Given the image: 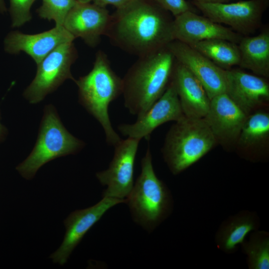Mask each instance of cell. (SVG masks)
Returning <instances> with one entry per match:
<instances>
[{
  "instance_id": "1",
  "label": "cell",
  "mask_w": 269,
  "mask_h": 269,
  "mask_svg": "<svg viewBox=\"0 0 269 269\" xmlns=\"http://www.w3.org/2000/svg\"><path fill=\"white\" fill-rule=\"evenodd\" d=\"M173 19L153 0H132L111 14L106 33L111 43L138 57L174 40Z\"/></svg>"
},
{
  "instance_id": "2",
  "label": "cell",
  "mask_w": 269,
  "mask_h": 269,
  "mask_svg": "<svg viewBox=\"0 0 269 269\" xmlns=\"http://www.w3.org/2000/svg\"><path fill=\"white\" fill-rule=\"evenodd\" d=\"M175 59L165 47L138 57L123 78L124 105L137 117L162 96L171 79Z\"/></svg>"
},
{
  "instance_id": "3",
  "label": "cell",
  "mask_w": 269,
  "mask_h": 269,
  "mask_svg": "<svg viewBox=\"0 0 269 269\" xmlns=\"http://www.w3.org/2000/svg\"><path fill=\"white\" fill-rule=\"evenodd\" d=\"M74 82L78 88L79 103L101 124L107 143L114 146L121 138L113 128L108 108L122 94V78L112 69L107 54L99 50L91 71Z\"/></svg>"
},
{
  "instance_id": "4",
  "label": "cell",
  "mask_w": 269,
  "mask_h": 269,
  "mask_svg": "<svg viewBox=\"0 0 269 269\" xmlns=\"http://www.w3.org/2000/svg\"><path fill=\"white\" fill-rule=\"evenodd\" d=\"M134 222L150 233L171 214L170 190L156 176L149 147L141 161V172L126 199Z\"/></svg>"
},
{
  "instance_id": "5",
  "label": "cell",
  "mask_w": 269,
  "mask_h": 269,
  "mask_svg": "<svg viewBox=\"0 0 269 269\" xmlns=\"http://www.w3.org/2000/svg\"><path fill=\"white\" fill-rule=\"evenodd\" d=\"M217 140L203 118L185 116L168 131L162 150L170 172L177 175L207 153Z\"/></svg>"
},
{
  "instance_id": "6",
  "label": "cell",
  "mask_w": 269,
  "mask_h": 269,
  "mask_svg": "<svg viewBox=\"0 0 269 269\" xmlns=\"http://www.w3.org/2000/svg\"><path fill=\"white\" fill-rule=\"evenodd\" d=\"M84 145L66 129L54 106L47 105L44 109L35 144L16 169L23 178L31 180L45 164L58 157L76 154Z\"/></svg>"
},
{
  "instance_id": "7",
  "label": "cell",
  "mask_w": 269,
  "mask_h": 269,
  "mask_svg": "<svg viewBox=\"0 0 269 269\" xmlns=\"http://www.w3.org/2000/svg\"><path fill=\"white\" fill-rule=\"evenodd\" d=\"M78 57L73 42L64 43L49 53L38 64L36 75L23 92L29 103L42 101L66 80L75 81L71 67Z\"/></svg>"
},
{
  "instance_id": "8",
  "label": "cell",
  "mask_w": 269,
  "mask_h": 269,
  "mask_svg": "<svg viewBox=\"0 0 269 269\" xmlns=\"http://www.w3.org/2000/svg\"><path fill=\"white\" fill-rule=\"evenodd\" d=\"M194 4L212 21L231 27L244 35L253 33L259 27L269 0H247L234 2L204 3Z\"/></svg>"
},
{
  "instance_id": "9",
  "label": "cell",
  "mask_w": 269,
  "mask_h": 269,
  "mask_svg": "<svg viewBox=\"0 0 269 269\" xmlns=\"http://www.w3.org/2000/svg\"><path fill=\"white\" fill-rule=\"evenodd\" d=\"M139 141L128 137L114 146V156L108 168L96 174L100 183L107 187L102 197L126 202L134 184V166Z\"/></svg>"
},
{
  "instance_id": "10",
  "label": "cell",
  "mask_w": 269,
  "mask_h": 269,
  "mask_svg": "<svg viewBox=\"0 0 269 269\" xmlns=\"http://www.w3.org/2000/svg\"><path fill=\"white\" fill-rule=\"evenodd\" d=\"M125 201L108 197L92 206L71 212L64 220L65 233L63 240L57 250L49 258L53 263L60 266L67 263L70 256L84 236L113 207Z\"/></svg>"
},
{
  "instance_id": "11",
  "label": "cell",
  "mask_w": 269,
  "mask_h": 269,
  "mask_svg": "<svg viewBox=\"0 0 269 269\" xmlns=\"http://www.w3.org/2000/svg\"><path fill=\"white\" fill-rule=\"evenodd\" d=\"M184 117L175 88L170 81L162 96L143 115L137 117L134 123L121 124L118 129L125 136L148 139L151 133L161 125L178 121Z\"/></svg>"
},
{
  "instance_id": "12",
  "label": "cell",
  "mask_w": 269,
  "mask_h": 269,
  "mask_svg": "<svg viewBox=\"0 0 269 269\" xmlns=\"http://www.w3.org/2000/svg\"><path fill=\"white\" fill-rule=\"evenodd\" d=\"M176 61L200 82L211 100L225 93L226 70L218 66L189 45L174 40L167 46Z\"/></svg>"
},
{
  "instance_id": "13",
  "label": "cell",
  "mask_w": 269,
  "mask_h": 269,
  "mask_svg": "<svg viewBox=\"0 0 269 269\" xmlns=\"http://www.w3.org/2000/svg\"><path fill=\"white\" fill-rule=\"evenodd\" d=\"M111 19L106 7L78 1L67 15L63 26L75 38H81L93 47L99 44L101 36L106 35Z\"/></svg>"
},
{
  "instance_id": "14",
  "label": "cell",
  "mask_w": 269,
  "mask_h": 269,
  "mask_svg": "<svg viewBox=\"0 0 269 269\" xmlns=\"http://www.w3.org/2000/svg\"><path fill=\"white\" fill-rule=\"evenodd\" d=\"M174 17V39L188 45L213 39H224L238 44L243 36L193 11H186Z\"/></svg>"
},
{
  "instance_id": "15",
  "label": "cell",
  "mask_w": 269,
  "mask_h": 269,
  "mask_svg": "<svg viewBox=\"0 0 269 269\" xmlns=\"http://www.w3.org/2000/svg\"><path fill=\"white\" fill-rule=\"evenodd\" d=\"M75 37L64 26L41 33L28 34L19 31L9 33L4 40L5 51L10 54L23 51L38 64L49 53L60 45L73 42Z\"/></svg>"
},
{
  "instance_id": "16",
  "label": "cell",
  "mask_w": 269,
  "mask_h": 269,
  "mask_svg": "<svg viewBox=\"0 0 269 269\" xmlns=\"http://www.w3.org/2000/svg\"><path fill=\"white\" fill-rule=\"evenodd\" d=\"M247 115L226 93L210 100L208 111L203 118L216 140H237Z\"/></svg>"
},
{
  "instance_id": "17",
  "label": "cell",
  "mask_w": 269,
  "mask_h": 269,
  "mask_svg": "<svg viewBox=\"0 0 269 269\" xmlns=\"http://www.w3.org/2000/svg\"><path fill=\"white\" fill-rule=\"evenodd\" d=\"M225 93L248 115L269 99V84L239 69L226 70Z\"/></svg>"
},
{
  "instance_id": "18",
  "label": "cell",
  "mask_w": 269,
  "mask_h": 269,
  "mask_svg": "<svg viewBox=\"0 0 269 269\" xmlns=\"http://www.w3.org/2000/svg\"><path fill=\"white\" fill-rule=\"evenodd\" d=\"M171 81L184 115L189 118H203L208 111L210 99L200 82L178 62L175 64Z\"/></svg>"
},
{
  "instance_id": "19",
  "label": "cell",
  "mask_w": 269,
  "mask_h": 269,
  "mask_svg": "<svg viewBox=\"0 0 269 269\" xmlns=\"http://www.w3.org/2000/svg\"><path fill=\"white\" fill-rule=\"evenodd\" d=\"M260 225V219L256 212L241 210L221 223L215 235V243L224 253L234 254L248 235L259 230Z\"/></svg>"
},
{
  "instance_id": "20",
  "label": "cell",
  "mask_w": 269,
  "mask_h": 269,
  "mask_svg": "<svg viewBox=\"0 0 269 269\" xmlns=\"http://www.w3.org/2000/svg\"><path fill=\"white\" fill-rule=\"evenodd\" d=\"M238 45L240 53L239 66L257 75L269 77V31L265 30L254 36H243Z\"/></svg>"
},
{
  "instance_id": "21",
  "label": "cell",
  "mask_w": 269,
  "mask_h": 269,
  "mask_svg": "<svg viewBox=\"0 0 269 269\" xmlns=\"http://www.w3.org/2000/svg\"><path fill=\"white\" fill-rule=\"evenodd\" d=\"M221 67L239 65L240 53L237 43L221 39L206 40L189 45Z\"/></svg>"
},
{
  "instance_id": "22",
  "label": "cell",
  "mask_w": 269,
  "mask_h": 269,
  "mask_svg": "<svg viewBox=\"0 0 269 269\" xmlns=\"http://www.w3.org/2000/svg\"><path fill=\"white\" fill-rule=\"evenodd\" d=\"M249 269H269V233L256 230L241 244Z\"/></svg>"
},
{
  "instance_id": "23",
  "label": "cell",
  "mask_w": 269,
  "mask_h": 269,
  "mask_svg": "<svg viewBox=\"0 0 269 269\" xmlns=\"http://www.w3.org/2000/svg\"><path fill=\"white\" fill-rule=\"evenodd\" d=\"M269 134V115L258 112L247 116L237 140L243 148H252L265 141Z\"/></svg>"
},
{
  "instance_id": "24",
  "label": "cell",
  "mask_w": 269,
  "mask_h": 269,
  "mask_svg": "<svg viewBox=\"0 0 269 269\" xmlns=\"http://www.w3.org/2000/svg\"><path fill=\"white\" fill-rule=\"evenodd\" d=\"M77 2V0H42L37 12L41 18L54 20L55 26H63L68 13Z\"/></svg>"
},
{
  "instance_id": "25",
  "label": "cell",
  "mask_w": 269,
  "mask_h": 269,
  "mask_svg": "<svg viewBox=\"0 0 269 269\" xmlns=\"http://www.w3.org/2000/svg\"><path fill=\"white\" fill-rule=\"evenodd\" d=\"M35 0H9L12 27L23 25L32 18L30 8Z\"/></svg>"
},
{
  "instance_id": "26",
  "label": "cell",
  "mask_w": 269,
  "mask_h": 269,
  "mask_svg": "<svg viewBox=\"0 0 269 269\" xmlns=\"http://www.w3.org/2000/svg\"><path fill=\"white\" fill-rule=\"evenodd\" d=\"M153 0L162 8L170 13L174 17L187 11H193L192 7L185 0Z\"/></svg>"
},
{
  "instance_id": "27",
  "label": "cell",
  "mask_w": 269,
  "mask_h": 269,
  "mask_svg": "<svg viewBox=\"0 0 269 269\" xmlns=\"http://www.w3.org/2000/svg\"><path fill=\"white\" fill-rule=\"evenodd\" d=\"M131 0H94L93 3L102 7H106L108 5H112L115 6L116 8H118L125 5Z\"/></svg>"
},
{
  "instance_id": "28",
  "label": "cell",
  "mask_w": 269,
  "mask_h": 269,
  "mask_svg": "<svg viewBox=\"0 0 269 269\" xmlns=\"http://www.w3.org/2000/svg\"><path fill=\"white\" fill-rule=\"evenodd\" d=\"M236 0H194L195 1L204 3H224Z\"/></svg>"
},
{
  "instance_id": "29",
  "label": "cell",
  "mask_w": 269,
  "mask_h": 269,
  "mask_svg": "<svg viewBox=\"0 0 269 269\" xmlns=\"http://www.w3.org/2000/svg\"><path fill=\"white\" fill-rule=\"evenodd\" d=\"M6 130L4 126L0 122V142L4 138L6 135Z\"/></svg>"
},
{
  "instance_id": "30",
  "label": "cell",
  "mask_w": 269,
  "mask_h": 269,
  "mask_svg": "<svg viewBox=\"0 0 269 269\" xmlns=\"http://www.w3.org/2000/svg\"><path fill=\"white\" fill-rule=\"evenodd\" d=\"M6 11V8L5 7V3L3 0H0V12L3 13Z\"/></svg>"
},
{
  "instance_id": "31",
  "label": "cell",
  "mask_w": 269,
  "mask_h": 269,
  "mask_svg": "<svg viewBox=\"0 0 269 269\" xmlns=\"http://www.w3.org/2000/svg\"><path fill=\"white\" fill-rule=\"evenodd\" d=\"M78 2L81 3H88L91 2V1H93L94 0H77Z\"/></svg>"
}]
</instances>
